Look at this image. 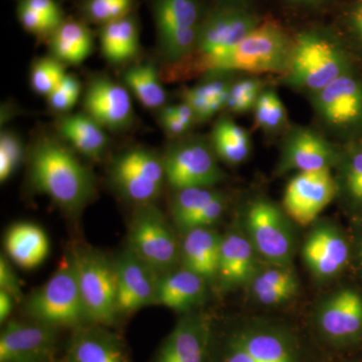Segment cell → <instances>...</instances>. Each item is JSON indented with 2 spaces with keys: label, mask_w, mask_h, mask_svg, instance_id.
Segmentation results:
<instances>
[{
  "label": "cell",
  "mask_w": 362,
  "mask_h": 362,
  "mask_svg": "<svg viewBox=\"0 0 362 362\" xmlns=\"http://www.w3.org/2000/svg\"><path fill=\"white\" fill-rule=\"evenodd\" d=\"M293 42L278 21H262L247 37L228 51L192 54L183 61L168 65L161 73L162 80H182L202 73H285Z\"/></svg>",
  "instance_id": "cell-1"
},
{
  "label": "cell",
  "mask_w": 362,
  "mask_h": 362,
  "mask_svg": "<svg viewBox=\"0 0 362 362\" xmlns=\"http://www.w3.org/2000/svg\"><path fill=\"white\" fill-rule=\"evenodd\" d=\"M30 169L33 187L66 211H78L94 194L90 171L58 140L45 137L35 143Z\"/></svg>",
  "instance_id": "cell-2"
},
{
  "label": "cell",
  "mask_w": 362,
  "mask_h": 362,
  "mask_svg": "<svg viewBox=\"0 0 362 362\" xmlns=\"http://www.w3.org/2000/svg\"><path fill=\"white\" fill-rule=\"evenodd\" d=\"M350 71L349 56L339 40L327 30L312 28L294 39L285 81L312 94Z\"/></svg>",
  "instance_id": "cell-3"
},
{
  "label": "cell",
  "mask_w": 362,
  "mask_h": 362,
  "mask_svg": "<svg viewBox=\"0 0 362 362\" xmlns=\"http://www.w3.org/2000/svg\"><path fill=\"white\" fill-rule=\"evenodd\" d=\"M25 310L33 320L54 328H78L88 323L71 254L62 259L47 282L26 298Z\"/></svg>",
  "instance_id": "cell-4"
},
{
  "label": "cell",
  "mask_w": 362,
  "mask_h": 362,
  "mask_svg": "<svg viewBox=\"0 0 362 362\" xmlns=\"http://www.w3.org/2000/svg\"><path fill=\"white\" fill-rule=\"evenodd\" d=\"M88 323L110 327L117 310L115 263L94 250L71 252Z\"/></svg>",
  "instance_id": "cell-5"
},
{
  "label": "cell",
  "mask_w": 362,
  "mask_h": 362,
  "mask_svg": "<svg viewBox=\"0 0 362 362\" xmlns=\"http://www.w3.org/2000/svg\"><path fill=\"white\" fill-rule=\"evenodd\" d=\"M150 4L166 64L173 65L194 54L206 14L199 0H150Z\"/></svg>",
  "instance_id": "cell-6"
},
{
  "label": "cell",
  "mask_w": 362,
  "mask_h": 362,
  "mask_svg": "<svg viewBox=\"0 0 362 362\" xmlns=\"http://www.w3.org/2000/svg\"><path fill=\"white\" fill-rule=\"evenodd\" d=\"M128 249L157 275L175 270L180 258V245L158 207L138 206L128 230Z\"/></svg>",
  "instance_id": "cell-7"
},
{
  "label": "cell",
  "mask_w": 362,
  "mask_h": 362,
  "mask_svg": "<svg viewBox=\"0 0 362 362\" xmlns=\"http://www.w3.org/2000/svg\"><path fill=\"white\" fill-rule=\"evenodd\" d=\"M162 158L166 180L175 190L214 187L225 178L213 145L202 138H180Z\"/></svg>",
  "instance_id": "cell-8"
},
{
  "label": "cell",
  "mask_w": 362,
  "mask_h": 362,
  "mask_svg": "<svg viewBox=\"0 0 362 362\" xmlns=\"http://www.w3.org/2000/svg\"><path fill=\"white\" fill-rule=\"evenodd\" d=\"M110 180L127 201L138 206L152 204L166 180L163 158L141 147L125 150L112 162Z\"/></svg>",
  "instance_id": "cell-9"
},
{
  "label": "cell",
  "mask_w": 362,
  "mask_h": 362,
  "mask_svg": "<svg viewBox=\"0 0 362 362\" xmlns=\"http://www.w3.org/2000/svg\"><path fill=\"white\" fill-rule=\"evenodd\" d=\"M218 362H300V354L294 339L285 331L249 325L226 337Z\"/></svg>",
  "instance_id": "cell-10"
},
{
  "label": "cell",
  "mask_w": 362,
  "mask_h": 362,
  "mask_svg": "<svg viewBox=\"0 0 362 362\" xmlns=\"http://www.w3.org/2000/svg\"><path fill=\"white\" fill-rule=\"evenodd\" d=\"M287 216L284 209L267 199H258L247 209V238L257 254L272 265L291 263L294 238Z\"/></svg>",
  "instance_id": "cell-11"
},
{
  "label": "cell",
  "mask_w": 362,
  "mask_h": 362,
  "mask_svg": "<svg viewBox=\"0 0 362 362\" xmlns=\"http://www.w3.org/2000/svg\"><path fill=\"white\" fill-rule=\"evenodd\" d=\"M311 96L317 116L331 130L347 133L362 127V80L351 71Z\"/></svg>",
  "instance_id": "cell-12"
},
{
  "label": "cell",
  "mask_w": 362,
  "mask_h": 362,
  "mask_svg": "<svg viewBox=\"0 0 362 362\" xmlns=\"http://www.w3.org/2000/svg\"><path fill=\"white\" fill-rule=\"evenodd\" d=\"M331 169L298 173L286 187L283 209L300 226L314 223L337 194Z\"/></svg>",
  "instance_id": "cell-13"
},
{
  "label": "cell",
  "mask_w": 362,
  "mask_h": 362,
  "mask_svg": "<svg viewBox=\"0 0 362 362\" xmlns=\"http://www.w3.org/2000/svg\"><path fill=\"white\" fill-rule=\"evenodd\" d=\"M261 21L246 6L221 4L204 14L194 54L228 51L247 37Z\"/></svg>",
  "instance_id": "cell-14"
},
{
  "label": "cell",
  "mask_w": 362,
  "mask_h": 362,
  "mask_svg": "<svg viewBox=\"0 0 362 362\" xmlns=\"http://www.w3.org/2000/svg\"><path fill=\"white\" fill-rule=\"evenodd\" d=\"M58 328L47 324L11 320L0 335V362H45L56 349Z\"/></svg>",
  "instance_id": "cell-15"
},
{
  "label": "cell",
  "mask_w": 362,
  "mask_h": 362,
  "mask_svg": "<svg viewBox=\"0 0 362 362\" xmlns=\"http://www.w3.org/2000/svg\"><path fill=\"white\" fill-rule=\"evenodd\" d=\"M338 160L337 149L323 135L311 128L294 126L283 140L278 171L286 173L331 169Z\"/></svg>",
  "instance_id": "cell-16"
},
{
  "label": "cell",
  "mask_w": 362,
  "mask_h": 362,
  "mask_svg": "<svg viewBox=\"0 0 362 362\" xmlns=\"http://www.w3.org/2000/svg\"><path fill=\"white\" fill-rule=\"evenodd\" d=\"M117 310L119 315L156 304L159 276L130 251L122 252L116 261Z\"/></svg>",
  "instance_id": "cell-17"
},
{
  "label": "cell",
  "mask_w": 362,
  "mask_h": 362,
  "mask_svg": "<svg viewBox=\"0 0 362 362\" xmlns=\"http://www.w3.org/2000/svg\"><path fill=\"white\" fill-rule=\"evenodd\" d=\"M321 334L334 344H345L362 335V297L352 289H342L324 300L316 312Z\"/></svg>",
  "instance_id": "cell-18"
},
{
  "label": "cell",
  "mask_w": 362,
  "mask_h": 362,
  "mask_svg": "<svg viewBox=\"0 0 362 362\" xmlns=\"http://www.w3.org/2000/svg\"><path fill=\"white\" fill-rule=\"evenodd\" d=\"M86 114L105 129L121 131L133 122L132 101L125 86L107 77L93 78L84 98Z\"/></svg>",
  "instance_id": "cell-19"
},
{
  "label": "cell",
  "mask_w": 362,
  "mask_h": 362,
  "mask_svg": "<svg viewBox=\"0 0 362 362\" xmlns=\"http://www.w3.org/2000/svg\"><path fill=\"white\" fill-rule=\"evenodd\" d=\"M211 335L206 316L188 314L162 342L153 362H204Z\"/></svg>",
  "instance_id": "cell-20"
},
{
  "label": "cell",
  "mask_w": 362,
  "mask_h": 362,
  "mask_svg": "<svg viewBox=\"0 0 362 362\" xmlns=\"http://www.w3.org/2000/svg\"><path fill=\"white\" fill-rule=\"evenodd\" d=\"M307 268L320 279L334 277L340 273L349 258V247L344 235L335 226H316L302 247Z\"/></svg>",
  "instance_id": "cell-21"
},
{
  "label": "cell",
  "mask_w": 362,
  "mask_h": 362,
  "mask_svg": "<svg viewBox=\"0 0 362 362\" xmlns=\"http://www.w3.org/2000/svg\"><path fill=\"white\" fill-rule=\"evenodd\" d=\"M108 328L97 324L78 327L69 343L65 362H130L123 340Z\"/></svg>",
  "instance_id": "cell-22"
},
{
  "label": "cell",
  "mask_w": 362,
  "mask_h": 362,
  "mask_svg": "<svg viewBox=\"0 0 362 362\" xmlns=\"http://www.w3.org/2000/svg\"><path fill=\"white\" fill-rule=\"evenodd\" d=\"M256 254L247 235L228 233L221 237L216 280L221 289L230 290L250 284L257 274Z\"/></svg>",
  "instance_id": "cell-23"
},
{
  "label": "cell",
  "mask_w": 362,
  "mask_h": 362,
  "mask_svg": "<svg viewBox=\"0 0 362 362\" xmlns=\"http://www.w3.org/2000/svg\"><path fill=\"white\" fill-rule=\"evenodd\" d=\"M221 237L211 228H197L183 233L180 259L183 268L194 272L207 283L216 282Z\"/></svg>",
  "instance_id": "cell-24"
},
{
  "label": "cell",
  "mask_w": 362,
  "mask_h": 362,
  "mask_svg": "<svg viewBox=\"0 0 362 362\" xmlns=\"http://www.w3.org/2000/svg\"><path fill=\"white\" fill-rule=\"evenodd\" d=\"M206 285L204 278L183 267L168 272L159 277L156 304L171 310L192 311L206 299Z\"/></svg>",
  "instance_id": "cell-25"
},
{
  "label": "cell",
  "mask_w": 362,
  "mask_h": 362,
  "mask_svg": "<svg viewBox=\"0 0 362 362\" xmlns=\"http://www.w3.org/2000/svg\"><path fill=\"white\" fill-rule=\"evenodd\" d=\"M4 247L8 258L21 269L32 270L42 265L49 252L47 233L35 223L21 221L7 230Z\"/></svg>",
  "instance_id": "cell-26"
},
{
  "label": "cell",
  "mask_w": 362,
  "mask_h": 362,
  "mask_svg": "<svg viewBox=\"0 0 362 362\" xmlns=\"http://www.w3.org/2000/svg\"><path fill=\"white\" fill-rule=\"evenodd\" d=\"M228 73H211L182 92V101L194 111L197 122H204L226 108L233 81Z\"/></svg>",
  "instance_id": "cell-27"
},
{
  "label": "cell",
  "mask_w": 362,
  "mask_h": 362,
  "mask_svg": "<svg viewBox=\"0 0 362 362\" xmlns=\"http://www.w3.org/2000/svg\"><path fill=\"white\" fill-rule=\"evenodd\" d=\"M58 130L74 149L89 158H101L109 145L105 128L88 114L63 117L59 120Z\"/></svg>",
  "instance_id": "cell-28"
},
{
  "label": "cell",
  "mask_w": 362,
  "mask_h": 362,
  "mask_svg": "<svg viewBox=\"0 0 362 362\" xmlns=\"http://www.w3.org/2000/svg\"><path fill=\"white\" fill-rule=\"evenodd\" d=\"M100 42L103 56L110 63L134 58L139 49V23L134 14L102 25Z\"/></svg>",
  "instance_id": "cell-29"
},
{
  "label": "cell",
  "mask_w": 362,
  "mask_h": 362,
  "mask_svg": "<svg viewBox=\"0 0 362 362\" xmlns=\"http://www.w3.org/2000/svg\"><path fill=\"white\" fill-rule=\"evenodd\" d=\"M49 42L54 58L71 65L84 62L94 47L92 33L86 23L66 18L52 33Z\"/></svg>",
  "instance_id": "cell-30"
},
{
  "label": "cell",
  "mask_w": 362,
  "mask_h": 362,
  "mask_svg": "<svg viewBox=\"0 0 362 362\" xmlns=\"http://www.w3.org/2000/svg\"><path fill=\"white\" fill-rule=\"evenodd\" d=\"M211 143L218 158L230 165L242 163L251 154L249 133L228 117H223L214 125Z\"/></svg>",
  "instance_id": "cell-31"
},
{
  "label": "cell",
  "mask_w": 362,
  "mask_h": 362,
  "mask_svg": "<svg viewBox=\"0 0 362 362\" xmlns=\"http://www.w3.org/2000/svg\"><path fill=\"white\" fill-rule=\"evenodd\" d=\"M160 73L151 63L131 66L124 73L123 81L126 87L147 109L156 110L164 108L168 93L162 85Z\"/></svg>",
  "instance_id": "cell-32"
},
{
  "label": "cell",
  "mask_w": 362,
  "mask_h": 362,
  "mask_svg": "<svg viewBox=\"0 0 362 362\" xmlns=\"http://www.w3.org/2000/svg\"><path fill=\"white\" fill-rule=\"evenodd\" d=\"M214 187H190L175 190L171 202V216L178 230L185 233L192 223L220 194Z\"/></svg>",
  "instance_id": "cell-33"
},
{
  "label": "cell",
  "mask_w": 362,
  "mask_h": 362,
  "mask_svg": "<svg viewBox=\"0 0 362 362\" xmlns=\"http://www.w3.org/2000/svg\"><path fill=\"white\" fill-rule=\"evenodd\" d=\"M254 113L257 127L267 133L279 132L287 127V109L274 90L267 89L262 92L255 106Z\"/></svg>",
  "instance_id": "cell-34"
},
{
  "label": "cell",
  "mask_w": 362,
  "mask_h": 362,
  "mask_svg": "<svg viewBox=\"0 0 362 362\" xmlns=\"http://www.w3.org/2000/svg\"><path fill=\"white\" fill-rule=\"evenodd\" d=\"M135 0H85L82 13L86 20L97 25H107L133 13Z\"/></svg>",
  "instance_id": "cell-35"
},
{
  "label": "cell",
  "mask_w": 362,
  "mask_h": 362,
  "mask_svg": "<svg viewBox=\"0 0 362 362\" xmlns=\"http://www.w3.org/2000/svg\"><path fill=\"white\" fill-rule=\"evenodd\" d=\"M65 66L56 58L39 59L33 65L30 74V84L35 93L49 96L66 77Z\"/></svg>",
  "instance_id": "cell-36"
},
{
  "label": "cell",
  "mask_w": 362,
  "mask_h": 362,
  "mask_svg": "<svg viewBox=\"0 0 362 362\" xmlns=\"http://www.w3.org/2000/svg\"><path fill=\"white\" fill-rule=\"evenodd\" d=\"M263 87V82L257 78H245L233 81L226 108L237 114L254 110L259 95L265 90Z\"/></svg>",
  "instance_id": "cell-37"
},
{
  "label": "cell",
  "mask_w": 362,
  "mask_h": 362,
  "mask_svg": "<svg viewBox=\"0 0 362 362\" xmlns=\"http://www.w3.org/2000/svg\"><path fill=\"white\" fill-rule=\"evenodd\" d=\"M341 180L351 201L362 204V142L352 146L341 159Z\"/></svg>",
  "instance_id": "cell-38"
},
{
  "label": "cell",
  "mask_w": 362,
  "mask_h": 362,
  "mask_svg": "<svg viewBox=\"0 0 362 362\" xmlns=\"http://www.w3.org/2000/svg\"><path fill=\"white\" fill-rule=\"evenodd\" d=\"M23 145L13 131H4L0 136V180L4 182L20 168L23 159Z\"/></svg>",
  "instance_id": "cell-39"
},
{
  "label": "cell",
  "mask_w": 362,
  "mask_h": 362,
  "mask_svg": "<svg viewBox=\"0 0 362 362\" xmlns=\"http://www.w3.org/2000/svg\"><path fill=\"white\" fill-rule=\"evenodd\" d=\"M80 95L81 84L78 78L66 74L58 87L47 96V100L52 110L65 113L77 104Z\"/></svg>",
  "instance_id": "cell-40"
},
{
  "label": "cell",
  "mask_w": 362,
  "mask_h": 362,
  "mask_svg": "<svg viewBox=\"0 0 362 362\" xmlns=\"http://www.w3.org/2000/svg\"><path fill=\"white\" fill-rule=\"evenodd\" d=\"M345 35L362 51V0H351L340 14Z\"/></svg>",
  "instance_id": "cell-41"
},
{
  "label": "cell",
  "mask_w": 362,
  "mask_h": 362,
  "mask_svg": "<svg viewBox=\"0 0 362 362\" xmlns=\"http://www.w3.org/2000/svg\"><path fill=\"white\" fill-rule=\"evenodd\" d=\"M252 295L257 301L268 306L279 305L289 301L298 292V287L293 286H271L251 282Z\"/></svg>",
  "instance_id": "cell-42"
},
{
  "label": "cell",
  "mask_w": 362,
  "mask_h": 362,
  "mask_svg": "<svg viewBox=\"0 0 362 362\" xmlns=\"http://www.w3.org/2000/svg\"><path fill=\"white\" fill-rule=\"evenodd\" d=\"M18 18L26 32L40 37H51L52 33L59 26L21 4H18Z\"/></svg>",
  "instance_id": "cell-43"
},
{
  "label": "cell",
  "mask_w": 362,
  "mask_h": 362,
  "mask_svg": "<svg viewBox=\"0 0 362 362\" xmlns=\"http://www.w3.org/2000/svg\"><path fill=\"white\" fill-rule=\"evenodd\" d=\"M0 290L11 295L16 303H20L23 300V287H21V279L14 271L11 262L6 257L0 258Z\"/></svg>",
  "instance_id": "cell-44"
},
{
  "label": "cell",
  "mask_w": 362,
  "mask_h": 362,
  "mask_svg": "<svg viewBox=\"0 0 362 362\" xmlns=\"http://www.w3.org/2000/svg\"><path fill=\"white\" fill-rule=\"evenodd\" d=\"M20 4L30 7L54 25H59L65 21L63 11L56 0H21Z\"/></svg>",
  "instance_id": "cell-45"
},
{
  "label": "cell",
  "mask_w": 362,
  "mask_h": 362,
  "mask_svg": "<svg viewBox=\"0 0 362 362\" xmlns=\"http://www.w3.org/2000/svg\"><path fill=\"white\" fill-rule=\"evenodd\" d=\"M160 124L162 128L165 131L166 134L173 138L183 137V135L187 134V131H189L190 127L187 124L183 123L182 121L178 118L177 116L171 111L170 107H164L161 109L160 112Z\"/></svg>",
  "instance_id": "cell-46"
},
{
  "label": "cell",
  "mask_w": 362,
  "mask_h": 362,
  "mask_svg": "<svg viewBox=\"0 0 362 362\" xmlns=\"http://www.w3.org/2000/svg\"><path fill=\"white\" fill-rule=\"evenodd\" d=\"M16 301L4 290H0V322L6 323L13 313Z\"/></svg>",
  "instance_id": "cell-47"
},
{
  "label": "cell",
  "mask_w": 362,
  "mask_h": 362,
  "mask_svg": "<svg viewBox=\"0 0 362 362\" xmlns=\"http://www.w3.org/2000/svg\"><path fill=\"white\" fill-rule=\"evenodd\" d=\"M288 6L300 9H315L330 4L332 0H285Z\"/></svg>",
  "instance_id": "cell-48"
},
{
  "label": "cell",
  "mask_w": 362,
  "mask_h": 362,
  "mask_svg": "<svg viewBox=\"0 0 362 362\" xmlns=\"http://www.w3.org/2000/svg\"><path fill=\"white\" fill-rule=\"evenodd\" d=\"M251 0H223V4H239V6H246L247 4Z\"/></svg>",
  "instance_id": "cell-49"
},
{
  "label": "cell",
  "mask_w": 362,
  "mask_h": 362,
  "mask_svg": "<svg viewBox=\"0 0 362 362\" xmlns=\"http://www.w3.org/2000/svg\"><path fill=\"white\" fill-rule=\"evenodd\" d=\"M361 257H362V243H361Z\"/></svg>",
  "instance_id": "cell-50"
},
{
  "label": "cell",
  "mask_w": 362,
  "mask_h": 362,
  "mask_svg": "<svg viewBox=\"0 0 362 362\" xmlns=\"http://www.w3.org/2000/svg\"><path fill=\"white\" fill-rule=\"evenodd\" d=\"M45 362H49V361H45Z\"/></svg>",
  "instance_id": "cell-51"
}]
</instances>
